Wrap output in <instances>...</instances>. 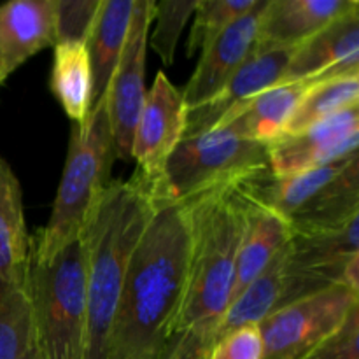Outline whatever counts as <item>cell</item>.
Masks as SVG:
<instances>
[{
	"mask_svg": "<svg viewBox=\"0 0 359 359\" xmlns=\"http://www.w3.org/2000/svg\"><path fill=\"white\" fill-rule=\"evenodd\" d=\"M242 179L181 200L189 226L184 294L158 359H209L231 304L235 258L249 202Z\"/></svg>",
	"mask_w": 359,
	"mask_h": 359,
	"instance_id": "6da1fadb",
	"label": "cell"
},
{
	"mask_svg": "<svg viewBox=\"0 0 359 359\" xmlns=\"http://www.w3.org/2000/svg\"><path fill=\"white\" fill-rule=\"evenodd\" d=\"M189 262L184 202H158L123 284L107 359H158L181 307Z\"/></svg>",
	"mask_w": 359,
	"mask_h": 359,
	"instance_id": "7a4b0ae2",
	"label": "cell"
},
{
	"mask_svg": "<svg viewBox=\"0 0 359 359\" xmlns=\"http://www.w3.org/2000/svg\"><path fill=\"white\" fill-rule=\"evenodd\" d=\"M156 210L151 184L139 174L111 181L83 231L86 249V342L83 359H107L109 337L130 259Z\"/></svg>",
	"mask_w": 359,
	"mask_h": 359,
	"instance_id": "3957f363",
	"label": "cell"
},
{
	"mask_svg": "<svg viewBox=\"0 0 359 359\" xmlns=\"http://www.w3.org/2000/svg\"><path fill=\"white\" fill-rule=\"evenodd\" d=\"M114 140L102 98L83 125L70 128L69 151L48 224L30 237L35 255L49 256L79 237L102 193L111 184Z\"/></svg>",
	"mask_w": 359,
	"mask_h": 359,
	"instance_id": "277c9868",
	"label": "cell"
},
{
	"mask_svg": "<svg viewBox=\"0 0 359 359\" xmlns=\"http://www.w3.org/2000/svg\"><path fill=\"white\" fill-rule=\"evenodd\" d=\"M28 293L41 359H83L88 319L83 233L49 256L30 249Z\"/></svg>",
	"mask_w": 359,
	"mask_h": 359,
	"instance_id": "5b68a950",
	"label": "cell"
},
{
	"mask_svg": "<svg viewBox=\"0 0 359 359\" xmlns=\"http://www.w3.org/2000/svg\"><path fill=\"white\" fill-rule=\"evenodd\" d=\"M358 154L287 177L266 168L248 175L244 186L256 203L286 219L293 233L339 226L359 214Z\"/></svg>",
	"mask_w": 359,
	"mask_h": 359,
	"instance_id": "8992f818",
	"label": "cell"
},
{
	"mask_svg": "<svg viewBox=\"0 0 359 359\" xmlns=\"http://www.w3.org/2000/svg\"><path fill=\"white\" fill-rule=\"evenodd\" d=\"M266 168L269 146L238 137L228 128H214L179 142L153 195L158 202H179Z\"/></svg>",
	"mask_w": 359,
	"mask_h": 359,
	"instance_id": "52a82bcc",
	"label": "cell"
},
{
	"mask_svg": "<svg viewBox=\"0 0 359 359\" xmlns=\"http://www.w3.org/2000/svg\"><path fill=\"white\" fill-rule=\"evenodd\" d=\"M359 305V291L333 284L273 311L259 323L263 359H298L332 335Z\"/></svg>",
	"mask_w": 359,
	"mask_h": 359,
	"instance_id": "ba28073f",
	"label": "cell"
},
{
	"mask_svg": "<svg viewBox=\"0 0 359 359\" xmlns=\"http://www.w3.org/2000/svg\"><path fill=\"white\" fill-rule=\"evenodd\" d=\"M154 0H137L121 60L105 93V111L114 140L116 158L132 160V139L146 102L147 37L153 25Z\"/></svg>",
	"mask_w": 359,
	"mask_h": 359,
	"instance_id": "9c48e42d",
	"label": "cell"
},
{
	"mask_svg": "<svg viewBox=\"0 0 359 359\" xmlns=\"http://www.w3.org/2000/svg\"><path fill=\"white\" fill-rule=\"evenodd\" d=\"M186 118L188 107L182 91L160 70L147 91L132 139L135 172L149 182L151 189L160 184L172 153L184 139Z\"/></svg>",
	"mask_w": 359,
	"mask_h": 359,
	"instance_id": "30bf717a",
	"label": "cell"
},
{
	"mask_svg": "<svg viewBox=\"0 0 359 359\" xmlns=\"http://www.w3.org/2000/svg\"><path fill=\"white\" fill-rule=\"evenodd\" d=\"M359 107L347 109L269 146V167L276 177L302 174L358 154Z\"/></svg>",
	"mask_w": 359,
	"mask_h": 359,
	"instance_id": "8fae6325",
	"label": "cell"
},
{
	"mask_svg": "<svg viewBox=\"0 0 359 359\" xmlns=\"http://www.w3.org/2000/svg\"><path fill=\"white\" fill-rule=\"evenodd\" d=\"M359 74V7L294 49L277 84L321 83Z\"/></svg>",
	"mask_w": 359,
	"mask_h": 359,
	"instance_id": "7c38bea8",
	"label": "cell"
},
{
	"mask_svg": "<svg viewBox=\"0 0 359 359\" xmlns=\"http://www.w3.org/2000/svg\"><path fill=\"white\" fill-rule=\"evenodd\" d=\"M297 48H266L255 44L241 69L207 104L188 111L184 137L210 132L228 112L248 104L256 95L276 86Z\"/></svg>",
	"mask_w": 359,
	"mask_h": 359,
	"instance_id": "4fadbf2b",
	"label": "cell"
},
{
	"mask_svg": "<svg viewBox=\"0 0 359 359\" xmlns=\"http://www.w3.org/2000/svg\"><path fill=\"white\" fill-rule=\"evenodd\" d=\"M269 0H258L255 7L238 18L216 41L202 51L195 72L182 90L188 111L207 104L241 69L255 49L259 20Z\"/></svg>",
	"mask_w": 359,
	"mask_h": 359,
	"instance_id": "5bb4252c",
	"label": "cell"
},
{
	"mask_svg": "<svg viewBox=\"0 0 359 359\" xmlns=\"http://www.w3.org/2000/svg\"><path fill=\"white\" fill-rule=\"evenodd\" d=\"M51 46H56V0H11L0 6V84Z\"/></svg>",
	"mask_w": 359,
	"mask_h": 359,
	"instance_id": "9a60e30c",
	"label": "cell"
},
{
	"mask_svg": "<svg viewBox=\"0 0 359 359\" xmlns=\"http://www.w3.org/2000/svg\"><path fill=\"white\" fill-rule=\"evenodd\" d=\"M358 7V0H269L259 20L256 44L298 48Z\"/></svg>",
	"mask_w": 359,
	"mask_h": 359,
	"instance_id": "2e32d148",
	"label": "cell"
},
{
	"mask_svg": "<svg viewBox=\"0 0 359 359\" xmlns=\"http://www.w3.org/2000/svg\"><path fill=\"white\" fill-rule=\"evenodd\" d=\"M245 179V177H244ZM244 186V181H242ZM248 195L249 209L245 216L244 231H242L241 244L235 258V276L233 290H231V302L249 286L255 279L262 276L263 270L276 259V256L286 248L291 241V226L286 219L273 210L259 205Z\"/></svg>",
	"mask_w": 359,
	"mask_h": 359,
	"instance_id": "e0dca14e",
	"label": "cell"
},
{
	"mask_svg": "<svg viewBox=\"0 0 359 359\" xmlns=\"http://www.w3.org/2000/svg\"><path fill=\"white\" fill-rule=\"evenodd\" d=\"M311 83L276 84L248 104L228 112L214 128H228L238 137L270 146L286 132L291 116L307 93ZM212 128V130H214Z\"/></svg>",
	"mask_w": 359,
	"mask_h": 359,
	"instance_id": "ac0fdd59",
	"label": "cell"
},
{
	"mask_svg": "<svg viewBox=\"0 0 359 359\" xmlns=\"http://www.w3.org/2000/svg\"><path fill=\"white\" fill-rule=\"evenodd\" d=\"M137 0H100L86 48L93 79V107L105 97L121 60Z\"/></svg>",
	"mask_w": 359,
	"mask_h": 359,
	"instance_id": "d6986e66",
	"label": "cell"
},
{
	"mask_svg": "<svg viewBox=\"0 0 359 359\" xmlns=\"http://www.w3.org/2000/svg\"><path fill=\"white\" fill-rule=\"evenodd\" d=\"M28 262L30 235L25 221L21 186L13 168L0 160V276L25 280Z\"/></svg>",
	"mask_w": 359,
	"mask_h": 359,
	"instance_id": "ffe728a7",
	"label": "cell"
},
{
	"mask_svg": "<svg viewBox=\"0 0 359 359\" xmlns=\"http://www.w3.org/2000/svg\"><path fill=\"white\" fill-rule=\"evenodd\" d=\"M51 91L74 125H83L93 109V79L84 42H58L51 70Z\"/></svg>",
	"mask_w": 359,
	"mask_h": 359,
	"instance_id": "44dd1931",
	"label": "cell"
},
{
	"mask_svg": "<svg viewBox=\"0 0 359 359\" xmlns=\"http://www.w3.org/2000/svg\"><path fill=\"white\" fill-rule=\"evenodd\" d=\"M0 359H41L28 277L13 280L0 276Z\"/></svg>",
	"mask_w": 359,
	"mask_h": 359,
	"instance_id": "7402d4cb",
	"label": "cell"
},
{
	"mask_svg": "<svg viewBox=\"0 0 359 359\" xmlns=\"http://www.w3.org/2000/svg\"><path fill=\"white\" fill-rule=\"evenodd\" d=\"M353 107H359V74L311 83L307 93L291 116L284 135L302 132Z\"/></svg>",
	"mask_w": 359,
	"mask_h": 359,
	"instance_id": "603a6c76",
	"label": "cell"
},
{
	"mask_svg": "<svg viewBox=\"0 0 359 359\" xmlns=\"http://www.w3.org/2000/svg\"><path fill=\"white\" fill-rule=\"evenodd\" d=\"M256 4L258 0H196L188 55L193 56L196 51H203Z\"/></svg>",
	"mask_w": 359,
	"mask_h": 359,
	"instance_id": "cb8c5ba5",
	"label": "cell"
},
{
	"mask_svg": "<svg viewBox=\"0 0 359 359\" xmlns=\"http://www.w3.org/2000/svg\"><path fill=\"white\" fill-rule=\"evenodd\" d=\"M196 0H163L156 2L153 18V32L147 37V46L160 56L165 65H172L175 58L179 37L186 23L193 16Z\"/></svg>",
	"mask_w": 359,
	"mask_h": 359,
	"instance_id": "d4e9b609",
	"label": "cell"
},
{
	"mask_svg": "<svg viewBox=\"0 0 359 359\" xmlns=\"http://www.w3.org/2000/svg\"><path fill=\"white\" fill-rule=\"evenodd\" d=\"M98 7L100 0H56V44H86Z\"/></svg>",
	"mask_w": 359,
	"mask_h": 359,
	"instance_id": "484cf974",
	"label": "cell"
},
{
	"mask_svg": "<svg viewBox=\"0 0 359 359\" xmlns=\"http://www.w3.org/2000/svg\"><path fill=\"white\" fill-rule=\"evenodd\" d=\"M298 359H359V305L332 335Z\"/></svg>",
	"mask_w": 359,
	"mask_h": 359,
	"instance_id": "4316f807",
	"label": "cell"
},
{
	"mask_svg": "<svg viewBox=\"0 0 359 359\" xmlns=\"http://www.w3.org/2000/svg\"><path fill=\"white\" fill-rule=\"evenodd\" d=\"M209 359H263L259 325L242 326L217 340Z\"/></svg>",
	"mask_w": 359,
	"mask_h": 359,
	"instance_id": "83f0119b",
	"label": "cell"
}]
</instances>
